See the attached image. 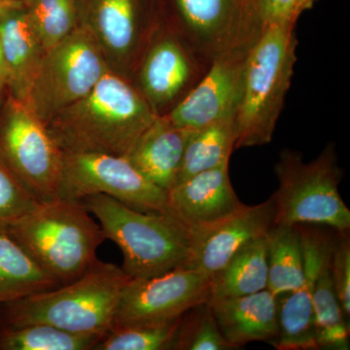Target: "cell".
Masks as SVG:
<instances>
[{"label":"cell","instance_id":"cell-1","mask_svg":"<svg viewBox=\"0 0 350 350\" xmlns=\"http://www.w3.org/2000/svg\"><path fill=\"white\" fill-rule=\"evenodd\" d=\"M157 117L137 88L109 70L87 96L45 126L63 153L126 156Z\"/></svg>","mask_w":350,"mask_h":350},{"label":"cell","instance_id":"cell-2","mask_svg":"<svg viewBox=\"0 0 350 350\" xmlns=\"http://www.w3.org/2000/svg\"><path fill=\"white\" fill-rule=\"evenodd\" d=\"M131 280L123 269L96 260L75 282L0 305V328L45 324L105 337Z\"/></svg>","mask_w":350,"mask_h":350},{"label":"cell","instance_id":"cell-3","mask_svg":"<svg viewBox=\"0 0 350 350\" xmlns=\"http://www.w3.org/2000/svg\"><path fill=\"white\" fill-rule=\"evenodd\" d=\"M1 231L59 285L84 275L107 239L81 200L59 197L40 202Z\"/></svg>","mask_w":350,"mask_h":350},{"label":"cell","instance_id":"cell-4","mask_svg":"<svg viewBox=\"0 0 350 350\" xmlns=\"http://www.w3.org/2000/svg\"><path fill=\"white\" fill-rule=\"evenodd\" d=\"M296 23L262 29L244 66L236 112L234 149L271 142L297 62Z\"/></svg>","mask_w":350,"mask_h":350},{"label":"cell","instance_id":"cell-5","mask_svg":"<svg viewBox=\"0 0 350 350\" xmlns=\"http://www.w3.org/2000/svg\"><path fill=\"white\" fill-rule=\"evenodd\" d=\"M81 202L98 219L107 239L121 250L122 269L131 278H152L187 265L192 234L170 213H142L105 195Z\"/></svg>","mask_w":350,"mask_h":350},{"label":"cell","instance_id":"cell-6","mask_svg":"<svg viewBox=\"0 0 350 350\" xmlns=\"http://www.w3.org/2000/svg\"><path fill=\"white\" fill-rule=\"evenodd\" d=\"M275 172L280 186L273 196V224H319L349 232L350 211L338 191L342 172L333 144L308 163L299 152L283 150Z\"/></svg>","mask_w":350,"mask_h":350},{"label":"cell","instance_id":"cell-7","mask_svg":"<svg viewBox=\"0 0 350 350\" xmlns=\"http://www.w3.org/2000/svg\"><path fill=\"white\" fill-rule=\"evenodd\" d=\"M111 70L100 43L89 27L75 31L45 53L27 105L44 124L87 96Z\"/></svg>","mask_w":350,"mask_h":350},{"label":"cell","instance_id":"cell-8","mask_svg":"<svg viewBox=\"0 0 350 350\" xmlns=\"http://www.w3.org/2000/svg\"><path fill=\"white\" fill-rule=\"evenodd\" d=\"M0 113V163L38 202L59 198L64 153L27 103L9 96Z\"/></svg>","mask_w":350,"mask_h":350},{"label":"cell","instance_id":"cell-9","mask_svg":"<svg viewBox=\"0 0 350 350\" xmlns=\"http://www.w3.org/2000/svg\"><path fill=\"white\" fill-rule=\"evenodd\" d=\"M92 195L108 196L142 213H167V191L149 181L125 156L64 153L59 197L82 200Z\"/></svg>","mask_w":350,"mask_h":350},{"label":"cell","instance_id":"cell-10","mask_svg":"<svg viewBox=\"0 0 350 350\" xmlns=\"http://www.w3.org/2000/svg\"><path fill=\"white\" fill-rule=\"evenodd\" d=\"M208 300V276L186 266L152 278H131L113 326L172 321Z\"/></svg>","mask_w":350,"mask_h":350},{"label":"cell","instance_id":"cell-11","mask_svg":"<svg viewBox=\"0 0 350 350\" xmlns=\"http://www.w3.org/2000/svg\"><path fill=\"white\" fill-rule=\"evenodd\" d=\"M259 36L236 43L218 55L199 84L165 116L179 128L196 131L236 115L244 66Z\"/></svg>","mask_w":350,"mask_h":350},{"label":"cell","instance_id":"cell-12","mask_svg":"<svg viewBox=\"0 0 350 350\" xmlns=\"http://www.w3.org/2000/svg\"><path fill=\"white\" fill-rule=\"evenodd\" d=\"M161 33L152 41L137 68L138 91L158 116L180 103L208 69L174 33Z\"/></svg>","mask_w":350,"mask_h":350},{"label":"cell","instance_id":"cell-13","mask_svg":"<svg viewBox=\"0 0 350 350\" xmlns=\"http://www.w3.org/2000/svg\"><path fill=\"white\" fill-rule=\"evenodd\" d=\"M273 197L256 206L239 207L215 224L191 232V254L186 267L211 278L248 244L265 238L273 227Z\"/></svg>","mask_w":350,"mask_h":350},{"label":"cell","instance_id":"cell-14","mask_svg":"<svg viewBox=\"0 0 350 350\" xmlns=\"http://www.w3.org/2000/svg\"><path fill=\"white\" fill-rule=\"evenodd\" d=\"M86 27L105 53L108 64L122 73L138 68L158 31L142 17L138 0H92Z\"/></svg>","mask_w":350,"mask_h":350},{"label":"cell","instance_id":"cell-15","mask_svg":"<svg viewBox=\"0 0 350 350\" xmlns=\"http://www.w3.org/2000/svg\"><path fill=\"white\" fill-rule=\"evenodd\" d=\"M305 254V276L294 291L278 300V334L273 347L280 350L319 349L317 344L313 292L322 259L331 239L322 232L298 225Z\"/></svg>","mask_w":350,"mask_h":350},{"label":"cell","instance_id":"cell-16","mask_svg":"<svg viewBox=\"0 0 350 350\" xmlns=\"http://www.w3.org/2000/svg\"><path fill=\"white\" fill-rule=\"evenodd\" d=\"M229 163L176 184L167 192V213L193 232L215 224L243 206L232 186Z\"/></svg>","mask_w":350,"mask_h":350},{"label":"cell","instance_id":"cell-17","mask_svg":"<svg viewBox=\"0 0 350 350\" xmlns=\"http://www.w3.org/2000/svg\"><path fill=\"white\" fill-rule=\"evenodd\" d=\"M0 41L6 86L14 98L27 103L46 50L22 3L0 12Z\"/></svg>","mask_w":350,"mask_h":350},{"label":"cell","instance_id":"cell-18","mask_svg":"<svg viewBox=\"0 0 350 350\" xmlns=\"http://www.w3.org/2000/svg\"><path fill=\"white\" fill-rule=\"evenodd\" d=\"M216 323L234 349L251 342H271L278 334V297L269 289L208 301Z\"/></svg>","mask_w":350,"mask_h":350},{"label":"cell","instance_id":"cell-19","mask_svg":"<svg viewBox=\"0 0 350 350\" xmlns=\"http://www.w3.org/2000/svg\"><path fill=\"white\" fill-rule=\"evenodd\" d=\"M192 131L175 126L165 115L158 116L125 157L149 181L169 192L176 184Z\"/></svg>","mask_w":350,"mask_h":350},{"label":"cell","instance_id":"cell-20","mask_svg":"<svg viewBox=\"0 0 350 350\" xmlns=\"http://www.w3.org/2000/svg\"><path fill=\"white\" fill-rule=\"evenodd\" d=\"M268 286L266 237L239 250L209 278V300L236 298Z\"/></svg>","mask_w":350,"mask_h":350},{"label":"cell","instance_id":"cell-21","mask_svg":"<svg viewBox=\"0 0 350 350\" xmlns=\"http://www.w3.org/2000/svg\"><path fill=\"white\" fill-rule=\"evenodd\" d=\"M268 286L275 296L294 291L305 276V254L299 226L273 225L266 236Z\"/></svg>","mask_w":350,"mask_h":350},{"label":"cell","instance_id":"cell-22","mask_svg":"<svg viewBox=\"0 0 350 350\" xmlns=\"http://www.w3.org/2000/svg\"><path fill=\"white\" fill-rule=\"evenodd\" d=\"M59 286L19 244L0 231V305Z\"/></svg>","mask_w":350,"mask_h":350},{"label":"cell","instance_id":"cell-23","mask_svg":"<svg viewBox=\"0 0 350 350\" xmlns=\"http://www.w3.org/2000/svg\"><path fill=\"white\" fill-rule=\"evenodd\" d=\"M236 139V115L193 131L186 144L176 184L230 161Z\"/></svg>","mask_w":350,"mask_h":350},{"label":"cell","instance_id":"cell-24","mask_svg":"<svg viewBox=\"0 0 350 350\" xmlns=\"http://www.w3.org/2000/svg\"><path fill=\"white\" fill-rule=\"evenodd\" d=\"M332 241L322 259L313 292L317 344L319 349L349 350V324L334 287L330 268Z\"/></svg>","mask_w":350,"mask_h":350},{"label":"cell","instance_id":"cell-25","mask_svg":"<svg viewBox=\"0 0 350 350\" xmlns=\"http://www.w3.org/2000/svg\"><path fill=\"white\" fill-rule=\"evenodd\" d=\"M103 338L45 324H29L0 328V350H91Z\"/></svg>","mask_w":350,"mask_h":350},{"label":"cell","instance_id":"cell-26","mask_svg":"<svg viewBox=\"0 0 350 350\" xmlns=\"http://www.w3.org/2000/svg\"><path fill=\"white\" fill-rule=\"evenodd\" d=\"M180 319L162 323L114 325L94 350L174 349Z\"/></svg>","mask_w":350,"mask_h":350},{"label":"cell","instance_id":"cell-27","mask_svg":"<svg viewBox=\"0 0 350 350\" xmlns=\"http://www.w3.org/2000/svg\"><path fill=\"white\" fill-rule=\"evenodd\" d=\"M25 11L46 52L78 27L75 0H27Z\"/></svg>","mask_w":350,"mask_h":350},{"label":"cell","instance_id":"cell-28","mask_svg":"<svg viewBox=\"0 0 350 350\" xmlns=\"http://www.w3.org/2000/svg\"><path fill=\"white\" fill-rule=\"evenodd\" d=\"M234 349L226 340L208 301L190 308L181 317L174 350Z\"/></svg>","mask_w":350,"mask_h":350},{"label":"cell","instance_id":"cell-29","mask_svg":"<svg viewBox=\"0 0 350 350\" xmlns=\"http://www.w3.org/2000/svg\"><path fill=\"white\" fill-rule=\"evenodd\" d=\"M39 204L0 163V231Z\"/></svg>","mask_w":350,"mask_h":350},{"label":"cell","instance_id":"cell-30","mask_svg":"<svg viewBox=\"0 0 350 350\" xmlns=\"http://www.w3.org/2000/svg\"><path fill=\"white\" fill-rule=\"evenodd\" d=\"M340 239L332 241L330 268L334 287L342 312L349 324L350 243L347 232H338Z\"/></svg>","mask_w":350,"mask_h":350},{"label":"cell","instance_id":"cell-31","mask_svg":"<svg viewBox=\"0 0 350 350\" xmlns=\"http://www.w3.org/2000/svg\"><path fill=\"white\" fill-rule=\"evenodd\" d=\"M251 8L262 29L297 23L301 15L298 0H251Z\"/></svg>","mask_w":350,"mask_h":350},{"label":"cell","instance_id":"cell-32","mask_svg":"<svg viewBox=\"0 0 350 350\" xmlns=\"http://www.w3.org/2000/svg\"><path fill=\"white\" fill-rule=\"evenodd\" d=\"M0 83L6 86L7 69L5 61H4L3 51H2L1 41H0Z\"/></svg>","mask_w":350,"mask_h":350},{"label":"cell","instance_id":"cell-33","mask_svg":"<svg viewBox=\"0 0 350 350\" xmlns=\"http://www.w3.org/2000/svg\"><path fill=\"white\" fill-rule=\"evenodd\" d=\"M315 1H317V0H298L299 13L301 14L304 11L312 8Z\"/></svg>","mask_w":350,"mask_h":350},{"label":"cell","instance_id":"cell-34","mask_svg":"<svg viewBox=\"0 0 350 350\" xmlns=\"http://www.w3.org/2000/svg\"><path fill=\"white\" fill-rule=\"evenodd\" d=\"M20 3H22V2L19 0H0V12L9 8V7L18 5Z\"/></svg>","mask_w":350,"mask_h":350},{"label":"cell","instance_id":"cell-35","mask_svg":"<svg viewBox=\"0 0 350 350\" xmlns=\"http://www.w3.org/2000/svg\"><path fill=\"white\" fill-rule=\"evenodd\" d=\"M4 87H5V85L1 84V83H0V92H1V90L3 89Z\"/></svg>","mask_w":350,"mask_h":350}]
</instances>
